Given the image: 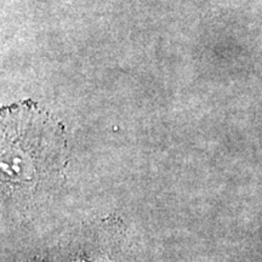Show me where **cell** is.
Segmentation results:
<instances>
[{
  "instance_id": "obj_1",
  "label": "cell",
  "mask_w": 262,
  "mask_h": 262,
  "mask_svg": "<svg viewBox=\"0 0 262 262\" xmlns=\"http://www.w3.org/2000/svg\"><path fill=\"white\" fill-rule=\"evenodd\" d=\"M5 181L37 183L50 179L64 157L60 125L27 103L4 110L2 127Z\"/></svg>"
}]
</instances>
